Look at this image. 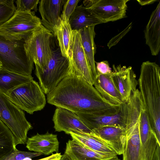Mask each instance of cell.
<instances>
[{"instance_id":"obj_1","label":"cell","mask_w":160,"mask_h":160,"mask_svg":"<svg viewBox=\"0 0 160 160\" xmlns=\"http://www.w3.org/2000/svg\"><path fill=\"white\" fill-rule=\"evenodd\" d=\"M47 101L58 108L75 113L83 112L97 115L118 112L121 105L112 104L105 99L81 77L71 73L47 94Z\"/></svg>"},{"instance_id":"obj_2","label":"cell","mask_w":160,"mask_h":160,"mask_svg":"<svg viewBox=\"0 0 160 160\" xmlns=\"http://www.w3.org/2000/svg\"><path fill=\"white\" fill-rule=\"evenodd\" d=\"M160 67L155 62H142L138 82L139 91L152 130L160 143Z\"/></svg>"},{"instance_id":"obj_3","label":"cell","mask_w":160,"mask_h":160,"mask_svg":"<svg viewBox=\"0 0 160 160\" xmlns=\"http://www.w3.org/2000/svg\"><path fill=\"white\" fill-rule=\"evenodd\" d=\"M126 103L127 116L122 137L123 160H142L139 127L143 105L138 89L132 93Z\"/></svg>"},{"instance_id":"obj_4","label":"cell","mask_w":160,"mask_h":160,"mask_svg":"<svg viewBox=\"0 0 160 160\" xmlns=\"http://www.w3.org/2000/svg\"><path fill=\"white\" fill-rule=\"evenodd\" d=\"M25 40L12 41L0 36V62L2 68L24 75L31 76L33 62L27 56Z\"/></svg>"},{"instance_id":"obj_5","label":"cell","mask_w":160,"mask_h":160,"mask_svg":"<svg viewBox=\"0 0 160 160\" xmlns=\"http://www.w3.org/2000/svg\"><path fill=\"white\" fill-rule=\"evenodd\" d=\"M0 120L10 130L15 146L26 143L28 131L32 128L23 110L0 91Z\"/></svg>"},{"instance_id":"obj_6","label":"cell","mask_w":160,"mask_h":160,"mask_svg":"<svg viewBox=\"0 0 160 160\" xmlns=\"http://www.w3.org/2000/svg\"><path fill=\"white\" fill-rule=\"evenodd\" d=\"M70 59L63 56L59 47L52 48V55L48 66L41 71L35 66V74L45 94L54 89L72 71Z\"/></svg>"},{"instance_id":"obj_7","label":"cell","mask_w":160,"mask_h":160,"mask_svg":"<svg viewBox=\"0 0 160 160\" xmlns=\"http://www.w3.org/2000/svg\"><path fill=\"white\" fill-rule=\"evenodd\" d=\"M41 25L34 11L16 10L8 20L0 25V36L12 41L25 40Z\"/></svg>"},{"instance_id":"obj_8","label":"cell","mask_w":160,"mask_h":160,"mask_svg":"<svg viewBox=\"0 0 160 160\" xmlns=\"http://www.w3.org/2000/svg\"><path fill=\"white\" fill-rule=\"evenodd\" d=\"M53 34L42 25L24 41V49L29 58L42 71L47 68L52 55L51 40Z\"/></svg>"},{"instance_id":"obj_9","label":"cell","mask_w":160,"mask_h":160,"mask_svg":"<svg viewBox=\"0 0 160 160\" xmlns=\"http://www.w3.org/2000/svg\"><path fill=\"white\" fill-rule=\"evenodd\" d=\"M6 95L13 103L30 114L42 110L46 104L44 92L33 80L17 87Z\"/></svg>"},{"instance_id":"obj_10","label":"cell","mask_w":160,"mask_h":160,"mask_svg":"<svg viewBox=\"0 0 160 160\" xmlns=\"http://www.w3.org/2000/svg\"><path fill=\"white\" fill-rule=\"evenodd\" d=\"M129 0H85L83 6L102 23L114 22L126 17Z\"/></svg>"},{"instance_id":"obj_11","label":"cell","mask_w":160,"mask_h":160,"mask_svg":"<svg viewBox=\"0 0 160 160\" xmlns=\"http://www.w3.org/2000/svg\"><path fill=\"white\" fill-rule=\"evenodd\" d=\"M72 72L93 86L94 78L90 62L82 46L78 31L73 30L69 50Z\"/></svg>"},{"instance_id":"obj_12","label":"cell","mask_w":160,"mask_h":160,"mask_svg":"<svg viewBox=\"0 0 160 160\" xmlns=\"http://www.w3.org/2000/svg\"><path fill=\"white\" fill-rule=\"evenodd\" d=\"M111 78L123 102H127L138 85L136 76L132 67L113 65Z\"/></svg>"},{"instance_id":"obj_13","label":"cell","mask_w":160,"mask_h":160,"mask_svg":"<svg viewBox=\"0 0 160 160\" xmlns=\"http://www.w3.org/2000/svg\"><path fill=\"white\" fill-rule=\"evenodd\" d=\"M91 130L106 126L124 127L127 116L126 102L121 105L119 111L115 113L97 115L91 113H76Z\"/></svg>"},{"instance_id":"obj_14","label":"cell","mask_w":160,"mask_h":160,"mask_svg":"<svg viewBox=\"0 0 160 160\" xmlns=\"http://www.w3.org/2000/svg\"><path fill=\"white\" fill-rule=\"evenodd\" d=\"M52 121L56 131H63L68 134L70 132L90 133L92 132L75 113L66 109L56 108Z\"/></svg>"},{"instance_id":"obj_15","label":"cell","mask_w":160,"mask_h":160,"mask_svg":"<svg viewBox=\"0 0 160 160\" xmlns=\"http://www.w3.org/2000/svg\"><path fill=\"white\" fill-rule=\"evenodd\" d=\"M139 133L142 160H154L157 148L160 143L152 130L144 106L141 115Z\"/></svg>"},{"instance_id":"obj_16","label":"cell","mask_w":160,"mask_h":160,"mask_svg":"<svg viewBox=\"0 0 160 160\" xmlns=\"http://www.w3.org/2000/svg\"><path fill=\"white\" fill-rule=\"evenodd\" d=\"M66 0H41L39 11L42 25L53 35L54 30L61 20V12Z\"/></svg>"},{"instance_id":"obj_17","label":"cell","mask_w":160,"mask_h":160,"mask_svg":"<svg viewBox=\"0 0 160 160\" xmlns=\"http://www.w3.org/2000/svg\"><path fill=\"white\" fill-rule=\"evenodd\" d=\"M64 153L72 160H108L117 156L94 151L73 139L67 142Z\"/></svg>"},{"instance_id":"obj_18","label":"cell","mask_w":160,"mask_h":160,"mask_svg":"<svg viewBox=\"0 0 160 160\" xmlns=\"http://www.w3.org/2000/svg\"><path fill=\"white\" fill-rule=\"evenodd\" d=\"M26 143V147L29 151L45 155L58 152L59 143L57 135L48 132L43 134L37 133L28 138Z\"/></svg>"},{"instance_id":"obj_19","label":"cell","mask_w":160,"mask_h":160,"mask_svg":"<svg viewBox=\"0 0 160 160\" xmlns=\"http://www.w3.org/2000/svg\"><path fill=\"white\" fill-rule=\"evenodd\" d=\"M144 33L152 55H158L160 50V2L152 12Z\"/></svg>"},{"instance_id":"obj_20","label":"cell","mask_w":160,"mask_h":160,"mask_svg":"<svg viewBox=\"0 0 160 160\" xmlns=\"http://www.w3.org/2000/svg\"><path fill=\"white\" fill-rule=\"evenodd\" d=\"M92 132L111 148L117 155L122 154V137L124 127L106 126L92 129Z\"/></svg>"},{"instance_id":"obj_21","label":"cell","mask_w":160,"mask_h":160,"mask_svg":"<svg viewBox=\"0 0 160 160\" xmlns=\"http://www.w3.org/2000/svg\"><path fill=\"white\" fill-rule=\"evenodd\" d=\"M111 73H97L93 85L96 90L106 100L115 105H121L124 102L110 77Z\"/></svg>"},{"instance_id":"obj_22","label":"cell","mask_w":160,"mask_h":160,"mask_svg":"<svg viewBox=\"0 0 160 160\" xmlns=\"http://www.w3.org/2000/svg\"><path fill=\"white\" fill-rule=\"evenodd\" d=\"M69 22L72 30L77 31L88 27L102 23L82 4L76 7L69 18Z\"/></svg>"},{"instance_id":"obj_23","label":"cell","mask_w":160,"mask_h":160,"mask_svg":"<svg viewBox=\"0 0 160 160\" xmlns=\"http://www.w3.org/2000/svg\"><path fill=\"white\" fill-rule=\"evenodd\" d=\"M69 135L74 139L94 151L117 155L115 151L92 132H70Z\"/></svg>"},{"instance_id":"obj_24","label":"cell","mask_w":160,"mask_h":160,"mask_svg":"<svg viewBox=\"0 0 160 160\" xmlns=\"http://www.w3.org/2000/svg\"><path fill=\"white\" fill-rule=\"evenodd\" d=\"M95 26L88 27L78 31L81 43L90 62L94 79L97 76L94 59L96 49L94 41L96 35L94 30Z\"/></svg>"},{"instance_id":"obj_25","label":"cell","mask_w":160,"mask_h":160,"mask_svg":"<svg viewBox=\"0 0 160 160\" xmlns=\"http://www.w3.org/2000/svg\"><path fill=\"white\" fill-rule=\"evenodd\" d=\"M33 80V78L0 69V91L6 95L17 87Z\"/></svg>"},{"instance_id":"obj_26","label":"cell","mask_w":160,"mask_h":160,"mask_svg":"<svg viewBox=\"0 0 160 160\" xmlns=\"http://www.w3.org/2000/svg\"><path fill=\"white\" fill-rule=\"evenodd\" d=\"M72 31L69 20H62L61 18L54 30L53 35L57 38L62 54L68 58H70V44Z\"/></svg>"},{"instance_id":"obj_27","label":"cell","mask_w":160,"mask_h":160,"mask_svg":"<svg viewBox=\"0 0 160 160\" xmlns=\"http://www.w3.org/2000/svg\"><path fill=\"white\" fill-rule=\"evenodd\" d=\"M16 149L12 133L0 120V160H5Z\"/></svg>"},{"instance_id":"obj_28","label":"cell","mask_w":160,"mask_h":160,"mask_svg":"<svg viewBox=\"0 0 160 160\" xmlns=\"http://www.w3.org/2000/svg\"><path fill=\"white\" fill-rule=\"evenodd\" d=\"M13 0H0V25L8 20L16 10Z\"/></svg>"},{"instance_id":"obj_29","label":"cell","mask_w":160,"mask_h":160,"mask_svg":"<svg viewBox=\"0 0 160 160\" xmlns=\"http://www.w3.org/2000/svg\"><path fill=\"white\" fill-rule=\"evenodd\" d=\"M16 5V10L22 11H31L37 12L39 0H18L15 1Z\"/></svg>"},{"instance_id":"obj_30","label":"cell","mask_w":160,"mask_h":160,"mask_svg":"<svg viewBox=\"0 0 160 160\" xmlns=\"http://www.w3.org/2000/svg\"><path fill=\"white\" fill-rule=\"evenodd\" d=\"M42 155L40 153L21 151L16 148L5 160H24L27 158H31Z\"/></svg>"},{"instance_id":"obj_31","label":"cell","mask_w":160,"mask_h":160,"mask_svg":"<svg viewBox=\"0 0 160 160\" xmlns=\"http://www.w3.org/2000/svg\"><path fill=\"white\" fill-rule=\"evenodd\" d=\"M79 0H67L63 5L61 18L62 20H68L78 6Z\"/></svg>"},{"instance_id":"obj_32","label":"cell","mask_w":160,"mask_h":160,"mask_svg":"<svg viewBox=\"0 0 160 160\" xmlns=\"http://www.w3.org/2000/svg\"><path fill=\"white\" fill-rule=\"evenodd\" d=\"M96 68L97 73L101 74H107L111 73V68L107 61H103L99 62H95Z\"/></svg>"},{"instance_id":"obj_33","label":"cell","mask_w":160,"mask_h":160,"mask_svg":"<svg viewBox=\"0 0 160 160\" xmlns=\"http://www.w3.org/2000/svg\"><path fill=\"white\" fill-rule=\"evenodd\" d=\"M62 155L60 153L57 152L53 154L49 157L38 160H60Z\"/></svg>"},{"instance_id":"obj_34","label":"cell","mask_w":160,"mask_h":160,"mask_svg":"<svg viewBox=\"0 0 160 160\" xmlns=\"http://www.w3.org/2000/svg\"><path fill=\"white\" fill-rule=\"evenodd\" d=\"M137 1L142 6L151 4L158 1L157 0H137Z\"/></svg>"},{"instance_id":"obj_35","label":"cell","mask_w":160,"mask_h":160,"mask_svg":"<svg viewBox=\"0 0 160 160\" xmlns=\"http://www.w3.org/2000/svg\"><path fill=\"white\" fill-rule=\"evenodd\" d=\"M60 160H72L71 158L65 153L62 155Z\"/></svg>"},{"instance_id":"obj_36","label":"cell","mask_w":160,"mask_h":160,"mask_svg":"<svg viewBox=\"0 0 160 160\" xmlns=\"http://www.w3.org/2000/svg\"><path fill=\"white\" fill-rule=\"evenodd\" d=\"M108 160H120L117 157V156H116L115 157L111 159H110Z\"/></svg>"},{"instance_id":"obj_37","label":"cell","mask_w":160,"mask_h":160,"mask_svg":"<svg viewBox=\"0 0 160 160\" xmlns=\"http://www.w3.org/2000/svg\"><path fill=\"white\" fill-rule=\"evenodd\" d=\"M2 68V64L0 62V69Z\"/></svg>"}]
</instances>
